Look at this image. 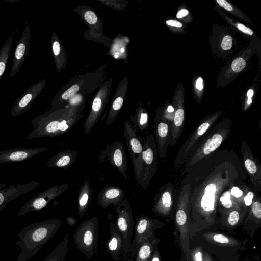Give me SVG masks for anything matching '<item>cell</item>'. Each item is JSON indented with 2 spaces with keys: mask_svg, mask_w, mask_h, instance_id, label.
<instances>
[{
  "mask_svg": "<svg viewBox=\"0 0 261 261\" xmlns=\"http://www.w3.org/2000/svg\"><path fill=\"white\" fill-rule=\"evenodd\" d=\"M107 65H101L94 71L72 77L54 97L49 110L55 111L66 107L69 100L76 95L88 97L106 80Z\"/></svg>",
  "mask_w": 261,
  "mask_h": 261,
  "instance_id": "obj_4",
  "label": "cell"
},
{
  "mask_svg": "<svg viewBox=\"0 0 261 261\" xmlns=\"http://www.w3.org/2000/svg\"><path fill=\"white\" fill-rule=\"evenodd\" d=\"M46 83V80L43 79L27 89L13 105L11 111V116H18L27 111L34 100L41 94Z\"/></svg>",
  "mask_w": 261,
  "mask_h": 261,
  "instance_id": "obj_21",
  "label": "cell"
},
{
  "mask_svg": "<svg viewBox=\"0 0 261 261\" xmlns=\"http://www.w3.org/2000/svg\"><path fill=\"white\" fill-rule=\"evenodd\" d=\"M98 1L106 6L119 11L124 10L128 5V1H127L99 0Z\"/></svg>",
  "mask_w": 261,
  "mask_h": 261,
  "instance_id": "obj_47",
  "label": "cell"
},
{
  "mask_svg": "<svg viewBox=\"0 0 261 261\" xmlns=\"http://www.w3.org/2000/svg\"><path fill=\"white\" fill-rule=\"evenodd\" d=\"M70 232L67 233L43 261H65L70 242Z\"/></svg>",
  "mask_w": 261,
  "mask_h": 261,
  "instance_id": "obj_35",
  "label": "cell"
},
{
  "mask_svg": "<svg viewBox=\"0 0 261 261\" xmlns=\"http://www.w3.org/2000/svg\"><path fill=\"white\" fill-rule=\"evenodd\" d=\"M51 48L55 66L58 73L64 69L67 64V54L56 32L51 37Z\"/></svg>",
  "mask_w": 261,
  "mask_h": 261,
  "instance_id": "obj_31",
  "label": "cell"
},
{
  "mask_svg": "<svg viewBox=\"0 0 261 261\" xmlns=\"http://www.w3.org/2000/svg\"><path fill=\"white\" fill-rule=\"evenodd\" d=\"M176 196L175 221L184 251L188 255L190 250L189 218L190 203V188L188 182L182 179Z\"/></svg>",
  "mask_w": 261,
  "mask_h": 261,
  "instance_id": "obj_7",
  "label": "cell"
},
{
  "mask_svg": "<svg viewBox=\"0 0 261 261\" xmlns=\"http://www.w3.org/2000/svg\"><path fill=\"white\" fill-rule=\"evenodd\" d=\"M194 261H203V255L201 251L199 249L195 251L193 255Z\"/></svg>",
  "mask_w": 261,
  "mask_h": 261,
  "instance_id": "obj_51",
  "label": "cell"
},
{
  "mask_svg": "<svg viewBox=\"0 0 261 261\" xmlns=\"http://www.w3.org/2000/svg\"><path fill=\"white\" fill-rule=\"evenodd\" d=\"M154 240L146 239L139 246L134 257V261H149L153 252Z\"/></svg>",
  "mask_w": 261,
  "mask_h": 261,
  "instance_id": "obj_37",
  "label": "cell"
},
{
  "mask_svg": "<svg viewBox=\"0 0 261 261\" xmlns=\"http://www.w3.org/2000/svg\"><path fill=\"white\" fill-rule=\"evenodd\" d=\"M137 130L128 120L124 122L123 137L128 149L133 163L136 180H139L142 165V153L143 141L138 136Z\"/></svg>",
  "mask_w": 261,
  "mask_h": 261,
  "instance_id": "obj_15",
  "label": "cell"
},
{
  "mask_svg": "<svg viewBox=\"0 0 261 261\" xmlns=\"http://www.w3.org/2000/svg\"><path fill=\"white\" fill-rule=\"evenodd\" d=\"M31 29L26 25L14 53L10 77H13L20 70L26 56L30 50Z\"/></svg>",
  "mask_w": 261,
  "mask_h": 261,
  "instance_id": "obj_25",
  "label": "cell"
},
{
  "mask_svg": "<svg viewBox=\"0 0 261 261\" xmlns=\"http://www.w3.org/2000/svg\"><path fill=\"white\" fill-rule=\"evenodd\" d=\"M176 195L172 184L168 183L161 186L154 197V212L160 215H168L172 210Z\"/></svg>",
  "mask_w": 261,
  "mask_h": 261,
  "instance_id": "obj_22",
  "label": "cell"
},
{
  "mask_svg": "<svg viewBox=\"0 0 261 261\" xmlns=\"http://www.w3.org/2000/svg\"><path fill=\"white\" fill-rule=\"evenodd\" d=\"M13 37H9L0 49V80L4 74L12 45Z\"/></svg>",
  "mask_w": 261,
  "mask_h": 261,
  "instance_id": "obj_40",
  "label": "cell"
},
{
  "mask_svg": "<svg viewBox=\"0 0 261 261\" xmlns=\"http://www.w3.org/2000/svg\"><path fill=\"white\" fill-rule=\"evenodd\" d=\"M86 102L55 110H47L31 120L34 129L25 139L61 136L68 132L84 115L82 112Z\"/></svg>",
  "mask_w": 261,
  "mask_h": 261,
  "instance_id": "obj_2",
  "label": "cell"
},
{
  "mask_svg": "<svg viewBox=\"0 0 261 261\" xmlns=\"http://www.w3.org/2000/svg\"><path fill=\"white\" fill-rule=\"evenodd\" d=\"M112 78L105 81L99 87L94 95L90 111L84 123L83 127L86 134H89L98 122L105 108L109 102L112 85Z\"/></svg>",
  "mask_w": 261,
  "mask_h": 261,
  "instance_id": "obj_13",
  "label": "cell"
},
{
  "mask_svg": "<svg viewBox=\"0 0 261 261\" xmlns=\"http://www.w3.org/2000/svg\"><path fill=\"white\" fill-rule=\"evenodd\" d=\"M61 219L55 218L31 224L18 232L15 244L20 252L15 261H27L35 256L60 229Z\"/></svg>",
  "mask_w": 261,
  "mask_h": 261,
  "instance_id": "obj_3",
  "label": "cell"
},
{
  "mask_svg": "<svg viewBox=\"0 0 261 261\" xmlns=\"http://www.w3.org/2000/svg\"><path fill=\"white\" fill-rule=\"evenodd\" d=\"M171 104L174 109V116L171 126L172 139L170 146H173L181 136L185 123V89L181 82L177 86Z\"/></svg>",
  "mask_w": 261,
  "mask_h": 261,
  "instance_id": "obj_17",
  "label": "cell"
},
{
  "mask_svg": "<svg viewBox=\"0 0 261 261\" xmlns=\"http://www.w3.org/2000/svg\"><path fill=\"white\" fill-rule=\"evenodd\" d=\"M128 78L125 76L119 82L110 106L106 125H111L116 119L124 103L128 88Z\"/></svg>",
  "mask_w": 261,
  "mask_h": 261,
  "instance_id": "obj_24",
  "label": "cell"
},
{
  "mask_svg": "<svg viewBox=\"0 0 261 261\" xmlns=\"http://www.w3.org/2000/svg\"><path fill=\"white\" fill-rule=\"evenodd\" d=\"M242 160L250 186L256 192L261 191V167L259 162L254 156L248 143L243 140L241 147Z\"/></svg>",
  "mask_w": 261,
  "mask_h": 261,
  "instance_id": "obj_19",
  "label": "cell"
},
{
  "mask_svg": "<svg viewBox=\"0 0 261 261\" xmlns=\"http://www.w3.org/2000/svg\"><path fill=\"white\" fill-rule=\"evenodd\" d=\"M247 178L242 160L233 149L216 150L183 178L190 184V214L214 221L222 193Z\"/></svg>",
  "mask_w": 261,
  "mask_h": 261,
  "instance_id": "obj_1",
  "label": "cell"
},
{
  "mask_svg": "<svg viewBox=\"0 0 261 261\" xmlns=\"http://www.w3.org/2000/svg\"><path fill=\"white\" fill-rule=\"evenodd\" d=\"M115 212L117 215L116 224L123 241V252L128 253L135 227L133 211L129 201L124 199L116 207Z\"/></svg>",
  "mask_w": 261,
  "mask_h": 261,
  "instance_id": "obj_14",
  "label": "cell"
},
{
  "mask_svg": "<svg viewBox=\"0 0 261 261\" xmlns=\"http://www.w3.org/2000/svg\"><path fill=\"white\" fill-rule=\"evenodd\" d=\"M215 2L222 10H224L232 14L234 17L249 24L253 22L248 17L233 3L227 0H215Z\"/></svg>",
  "mask_w": 261,
  "mask_h": 261,
  "instance_id": "obj_38",
  "label": "cell"
},
{
  "mask_svg": "<svg viewBox=\"0 0 261 261\" xmlns=\"http://www.w3.org/2000/svg\"><path fill=\"white\" fill-rule=\"evenodd\" d=\"M76 151L66 150L51 156L47 161L46 166L48 167L66 169L76 161Z\"/></svg>",
  "mask_w": 261,
  "mask_h": 261,
  "instance_id": "obj_32",
  "label": "cell"
},
{
  "mask_svg": "<svg viewBox=\"0 0 261 261\" xmlns=\"http://www.w3.org/2000/svg\"><path fill=\"white\" fill-rule=\"evenodd\" d=\"M106 161H108L112 165L116 167L119 172L126 180L129 178L127 173L128 160L125 147L122 142L115 141L106 146L98 158L99 164H101Z\"/></svg>",
  "mask_w": 261,
  "mask_h": 261,
  "instance_id": "obj_16",
  "label": "cell"
},
{
  "mask_svg": "<svg viewBox=\"0 0 261 261\" xmlns=\"http://www.w3.org/2000/svg\"><path fill=\"white\" fill-rule=\"evenodd\" d=\"M240 209L241 208H232L230 210L227 218L228 223L230 225L234 226L238 223L240 217L239 213Z\"/></svg>",
  "mask_w": 261,
  "mask_h": 261,
  "instance_id": "obj_49",
  "label": "cell"
},
{
  "mask_svg": "<svg viewBox=\"0 0 261 261\" xmlns=\"http://www.w3.org/2000/svg\"><path fill=\"white\" fill-rule=\"evenodd\" d=\"M257 86L255 84H252L248 86L242 96L241 109L243 112L247 111L252 104L257 92Z\"/></svg>",
  "mask_w": 261,
  "mask_h": 261,
  "instance_id": "obj_42",
  "label": "cell"
},
{
  "mask_svg": "<svg viewBox=\"0 0 261 261\" xmlns=\"http://www.w3.org/2000/svg\"><path fill=\"white\" fill-rule=\"evenodd\" d=\"M155 226L154 220L146 215H142L137 218L135 222L134 237L129 252L133 257H134L143 240L146 239H152Z\"/></svg>",
  "mask_w": 261,
  "mask_h": 261,
  "instance_id": "obj_20",
  "label": "cell"
},
{
  "mask_svg": "<svg viewBox=\"0 0 261 261\" xmlns=\"http://www.w3.org/2000/svg\"><path fill=\"white\" fill-rule=\"evenodd\" d=\"M175 19L186 25L193 21V18L192 13L185 4H181L178 7Z\"/></svg>",
  "mask_w": 261,
  "mask_h": 261,
  "instance_id": "obj_46",
  "label": "cell"
},
{
  "mask_svg": "<svg viewBox=\"0 0 261 261\" xmlns=\"http://www.w3.org/2000/svg\"><path fill=\"white\" fill-rule=\"evenodd\" d=\"M155 113L156 116L172 126L174 120V109L169 101H166L163 106L156 108Z\"/></svg>",
  "mask_w": 261,
  "mask_h": 261,
  "instance_id": "obj_39",
  "label": "cell"
},
{
  "mask_svg": "<svg viewBox=\"0 0 261 261\" xmlns=\"http://www.w3.org/2000/svg\"><path fill=\"white\" fill-rule=\"evenodd\" d=\"M256 193L252 187H251L246 193L243 198L244 205L249 207L252 203L253 200Z\"/></svg>",
  "mask_w": 261,
  "mask_h": 261,
  "instance_id": "obj_50",
  "label": "cell"
},
{
  "mask_svg": "<svg viewBox=\"0 0 261 261\" xmlns=\"http://www.w3.org/2000/svg\"><path fill=\"white\" fill-rule=\"evenodd\" d=\"M222 114V111L219 110L210 115H207L203 118L197 127L179 148L173 164L176 169L182 167L203 136L216 123Z\"/></svg>",
  "mask_w": 261,
  "mask_h": 261,
  "instance_id": "obj_9",
  "label": "cell"
},
{
  "mask_svg": "<svg viewBox=\"0 0 261 261\" xmlns=\"http://www.w3.org/2000/svg\"><path fill=\"white\" fill-rule=\"evenodd\" d=\"M256 194L252 203L251 205V211L253 215L258 220L261 219V203L260 199L259 197H257V195Z\"/></svg>",
  "mask_w": 261,
  "mask_h": 261,
  "instance_id": "obj_48",
  "label": "cell"
},
{
  "mask_svg": "<svg viewBox=\"0 0 261 261\" xmlns=\"http://www.w3.org/2000/svg\"><path fill=\"white\" fill-rule=\"evenodd\" d=\"M93 190L87 179L81 186L77 197V213L82 219L89 208L92 195Z\"/></svg>",
  "mask_w": 261,
  "mask_h": 261,
  "instance_id": "obj_33",
  "label": "cell"
},
{
  "mask_svg": "<svg viewBox=\"0 0 261 261\" xmlns=\"http://www.w3.org/2000/svg\"><path fill=\"white\" fill-rule=\"evenodd\" d=\"M149 261H160L159 254L156 250L153 252Z\"/></svg>",
  "mask_w": 261,
  "mask_h": 261,
  "instance_id": "obj_53",
  "label": "cell"
},
{
  "mask_svg": "<svg viewBox=\"0 0 261 261\" xmlns=\"http://www.w3.org/2000/svg\"><path fill=\"white\" fill-rule=\"evenodd\" d=\"M231 187L223 192L220 196L219 199L218 207L221 206L223 209L227 211H229L232 208H241V206L236 202L230 194V189Z\"/></svg>",
  "mask_w": 261,
  "mask_h": 261,
  "instance_id": "obj_43",
  "label": "cell"
},
{
  "mask_svg": "<svg viewBox=\"0 0 261 261\" xmlns=\"http://www.w3.org/2000/svg\"><path fill=\"white\" fill-rule=\"evenodd\" d=\"M194 98L198 104L201 103L204 93V80L201 75H196L192 80Z\"/></svg>",
  "mask_w": 261,
  "mask_h": 261,
  "instance_id": "obj_41",
  "label": "cell"
},
{
  "mask_svg": "<svg viewBox=\"0 0 261 261\" xmlns=\"http://www.w3.org/2000/svg\"><path fill=\"white\" fill-rule=\"evenodd\" d=\"M232 122L225 118L215 123L203 136L182 166L181 173L186 174L212 153L218 149L228 138Z\"/></svg>",
  "mask_w": 261,
  "mask_h": 261,
  "instance_id": "obj_5",
  "label": "cell"
},
{
  "mask_svg": "<svg viewBox=\"0 0 261 261\" xmlns=\"http://www.w3.org/2000/svg\"><path fill=\"white\" fill-rule=\"evenodd\" d=\"M66 222L70 226H73L76 223L77 220L72 216L68 217L66 219Z\"/></svg>",
  "mask_w": 261,
  "mask_h": 261,
  "instance_id": "obj_52",
  "label": "cell"
},
{
  "mask_svg": "<svg viewBox=\"0 0 261 261\" xmlns=\"http://www.w3.org/2000/svg\"><path fill=\"white\" fill-rule=\"evenodd\" d=\"M214 8L219 14L224 19L230 29L237 33L241 34L244 37L250 39V40L252 39H259L251 29L228 16L224 11L218 5H216L214 6Z\"/></svg>",
  "mask_w": 261,
  "mask_h": 261,
  "instance_id": "obj_30",
  "label": "cell"
},
{
  "mask_svg": "<svg viewBox=\"0 0 261 261\" xmlns=\"http://www.w3.org/2000/svg\"><path fill=\"white\" fill-rule=\"evenodd\" d=\"M154 121L158 153L160 158H164L166 157L168 148L171 142V127L156 115Z\"/></svg>",
  "mask_w": 261,
  "mask_h": 261,
  "instance_id": "obj_23",
  "label": "cell"
},
{
  "mask_svg": "<svg viewBox=\"0 0 261 261\" xmlns=\"http://www.w3.org/2000/svg\"><path fill=\"white\" fill-rule=\"evenodd\" d=\"M260 51V40H251L248 45L236 54L220 70L217 87L224 88L236 79L250 65L253 54Z\"/></svg>",
  "mask_w": 261,
  "mask_h": 261,
  "instance_id": "obj_6",
  "label": "cell"
},
{
  "mask_svg": "<svg viewBox=\"0 0 261 261\" xmlns=\"http://www.w3.org/2000/svg\"><path fill=\"white\" fill-rule=\"evenodd\" d=\"M47 150L46 147L15 148L0 151V163L22 162Z\"/></svg>",
  "mask_w": 261,
  "mask_h": 261,
  "instance_id": "obj_27",
  "label": "cell"
},
{
  "mask_svg": "<svg viewBox=\"0 0 261 261\" xmlns=\"http://www.w3.org/2000/svg\"><path fill=\"white\" fill-rule=\"evenodd\" d=\"M68 185L63 184L52 186L30 199L19 210L17 215L21 216L32 211H39L47 205L53 199L65 192Z\"/></svg>",
  "mask_w": 261,
  "mask_h": 261,
  "instance_id": "obj_18",
  "label": "cell"
},
{
  "mask_svg": "<svg viewBox=\"0 0 261 261\" xmlns=\"http://www.w3.org/2000/svg\"><path fill=\"white\" fill-rule=\"evenodd\" d=\"M98 218L93 217L82 223L73 234V241L78 250L88 259L96 253L98 239Z\"/></svg>",
  "mask_w": 261,
  "mask_h": 261,
  "instance_id": "obj_8",
  "label": "cell"
},
{
  "mask_svg": "<svg viewBox=\"0 0 261 261\" xmlns=\"http://www.w3.org/2000/svg\"><path fill=\"white\" fill-rule=\"evenodd\" d=\"M8 185L7 183H1L0 184V189H2L4 187Z\"/></svg>",
  "mask_w": 261,
  "mask_h": 261,
  "instance_id": "obj_54",
  "label": "cell"
},
{
  "mask_svg": "<svg viewBox=\"0 0 261 261\" xmlns=\"http://www.w3.org/2000/svg\"><path fill=\"white\" fill-rule=\"evenodd\" d=\"M133 127L137 130L143 131L149 126V118L147 110L142 107L141 101L135 110V115L130 117Z\"/></svg>",
  "mask_w": 261,
  "mask_h": 261,
  "instance_id": "obj_36",
  "label": "cell"
},
{
  "mask_svg": "<svg viewBox=\"0 0 261 261\" xmlns=\"http://www.w3.org/2000/svg\"><path fill=\"white\" fill-rule=\"evenodd\" d=\"M165 23L169 30L173 33L181 34L186 32L187 25L175 18H167L165 20Z\"/></svg>",
  "mask_w": 261,
  "mask_h": 261,
  "instance_id": "obj_45",
  "label": "cell"
},
{
  "mask_svg": "<svg viewBox=\"0 0 261 261\" xmlns=\"http://www.w3.org/2000/svg\"><path fill=\"white\" fill-rule=\"evenodd\" d=\"M41 184L40 182L33 181L22 184L10 185L6 189H0V212L5 209L7 203L33 190Z\"/></svg>",
  "mask_w": 261,
  "mask_h": 261,
  "instance_id": "obj_26",
  "label": "cell"
},
{
  "mask_svg": "<svg viewBox=\"0 0 261 261\" xmlns=\"http://www.w3.org/2000/svg\"><path fill=\"white\" fill-rule=\"evenodd\" d=\"M129 38L126 36L120 35L117 36L112 40L109 54L116 59H126L127 57V45L129 44Z\"/></svg>",
  "mask_w": 261,
  "mask_h": 261,
  "instance_id": "obj_34",
  "label": "cell"
},
{
  "mask_svg": "<svg viewBox=\"0 0 261 261\" xmlns=\"http://www.w3.org/2000/svg\"><path fill=\"white\" fill-rule=\"evenodd\" d=\"M158 154L155 137L152 134H149L143 141L141 171L137 182L144 190L146 189L156 172Z\"/></svg>",
  "mask_w": 261,
  "mask_h": 261,
  "instance_id": "obj_11",
  "label": "cell"
},
{
  "mask_svg": "<svg viewBox=\"0 0 261 261\" xmlns=\"http://www.w3.org/2000/svg\"><path fill=\"white\" fill-rule=\"evenodd\" d=\"M73 10L88 26V30L84 33V38L86 40L102 43L110 48L112 40L103 35L102 21L94 11L85 5H77Z\"/></svg>",
  "mask_w": 261,
  "mask_h": 261,
  "instance_id": "obj_12",
  "label": "cell"
},
{
  "mask_svg": "<svg viewBox=\"0 0 261 261\" xmlns=\"http://www.w3.org/2000/svg\"><path fill=\"white\" fill-rule=\"evenodd\" d=\"M118 261H120V260H118Z\"/></svg>",
  "mask_w": 261,
  "mask_h": 261,
  "instance_id": "obj_55",
  "label": "cell"
},
{
  "mask_svg": "<svg viewBox=\"0 0 261 261\" xmlns=\"http://www.w3.org/2000/svg\"><path fill=\"white\" fill-rule=\"evenodd\" d=\"M204 237L208 242L224 246H234L238 244L236 240L219 233H209L204 234Z\"/></svg>",
  "mask_w": 261,
  "mask_h": 261,
  "instance_id": "obj_44",
  "label": "cell"
},
{
  "mask_svg": "<svg viewBox=\"0 0 261 261\" xmlns=\"http://www.w3.org/2000/svg\"><path fill=\"white\" fill-rule=\"evenodd\" d=\"M106 248L114 260H119L123 252V241L116 223L113 221L110 222V237L106 242Z\"/></svg>",
  "mask_w": 261,
  "mask_h": 261,
  "instance_id": "obj_29",
  "label": "cell"
},
{
  "mask_svg": "<svg viewBox=\"0 0 261 261\" xmlns=\"http://www.w3.org/2000/svg\"><path fill=\"white\" fill-rule=\"evenodd\" d=\"M124 190L119 187L107 185L101 189L98 195V203L103 208L113 204L117 207L124 199Z\"/></svg>",
  "mask_w": 261,
  "mask_h": 261,
  "instance_id": "obj_28",
  "label": "cell"
},
{
  "mask_svg": "<svg viewBox=\"0 0 261 261\" xmlns=\"http://www.w3.org/2000/svg\"><path fill=\"white\" fill-rule=\"evenodd\" d=\"M209 43L215 57L225 59L237 49L238 41L227 28L214 24L209 36Z\"/></svg>",
  "mask_w": 261,
  "mask_h": 261,
  "instance_id": "obj_10",
  "label": "cell"
}]
</instances>
